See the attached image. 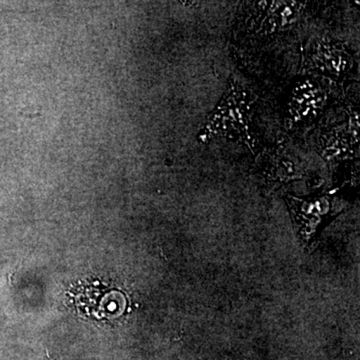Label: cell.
<instances>
[{"label":"cell","mask_w":360,"mask_h":360,"mask_svg":"<svg viewBox=\"0 0 360 360\" xmlns=\"http://www.w3.org/2000/svg\"><path fill=\"white\" fill-rule=\"evenodd\" d=\"M246 21V32L252 37H267L293 25L305 4L295 1L253 2Z\"/></svg>","instance_id":"277c9868"},{"label":"cell","mask_w":360,"mask_h":360,"mask_svg":"<svg viewBox=\"0 0 360 360\" xmlns=\"http://www.w3.org/2000/svg\"><path fill=\"white\" fill-rule=\"evenodd\" d=\"M265 175L274 184H284L302 179L307 174L304 163L295 149L288 146H277L264 155Z\"/></svg>","instance_id":"52a82bcc"},{"label":"cell","mask_w":360,"mask_h":360,"mask_svg":"<svg viewBox=\"0 0 360 360\" xmlns=\"http://www.w3.org/2000/svg\"><path fill=\"white\" fill-rule=\"evenodd\" d=\"M330 98L328 85L316 77L298 80L291 89L285 110V127L290 130L303 129L314 123L324 112Z\"/></svg>","instance_id":"7a4b0ae2"},{"label":"cell","mask_w":360,"mask_h":360,"mask_svg":"<svg viewBox=\"0 0 360 360\" xmlns=\"http://www.w3.org/2000/svg\"><path fill=\"white\" fill-rule=\"evenodd\" d=\"M296 231L305 243H309L319 227L335 214L330 196L314 198H286Z\"/></svg>","instance_id":"8992f818"},{"label":"cell","mask_w":360,"mask_h":360,"mask_svg":"<svg viewBox=\"0 0 360 360\" xmlns=\"http://www.w3.org/2000/svg\"><path fill=\"white\" fill-rule=\"evenodd\" d=\"M302 59L303 72L333 79L347 75L354 66L347 49L326 37H312L303 49Z\"/></svg>","instance_id":"3957f363"},{"label":"cell","mask_w":360,"mask_h":360,"mask_svg":"<svg viewBox=\"0 0 360 360\" xmlns=\"http://www.w3.org/2000/svg\"><path fill=\"white\" fill-rule=\"evenodd\" d=\"M348 116L347 123L323 127L315 139L317 151L330 165L349 160L359 153V113Z\"/></svg>","instance_id":"5b68a950"},{"label":"cell","mask_w":360,"mask_h":360,"mask_svg":"<svg viewBox=\"0 0 360 360\" xmlns=\"http://www.w3.org/2000/svg\"><path fill=\"white\" fill-rule=\"evenodd\" d=\"M252 94L231 77L229 86L214 110L206 118L200 141L207 143L213 139H231L255 150L252 131Z\"/></svg>","instance_id":"6da1fadb"}]
</instances>
